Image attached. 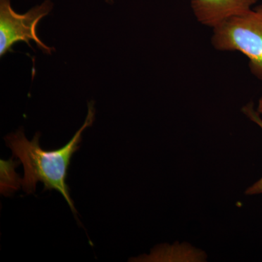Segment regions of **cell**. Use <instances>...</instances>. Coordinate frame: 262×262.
I'll list each match as a JSON object with an SVG mask.
<instances>
[{
  "mask_svg": "<svg viewBox=\"0 0 262 262\" xmlns=\"http://www.w3.org/2000/svg\"><path fill=\"white\" fill-rule=\"evenodd\" d=\"M206 255L201 251L194 249L185 244L177 246H165V247L156 248L151 256L144 258L146 261H204ZM143 260V261H144Z\"/></svg>",
  "mask_w": 262,
  "mask_h": 262,
  "instance_id": "obj_5",
  "label": "cell"
},
{
  "mask_svg": "<svg viewBox=\"0 0 262 262\" xmlns=\"http://www.w3.org/2000/svg\"><path fill=\"white\" fill-rule=\"evenodd\" d=\"M20 163V161L13 160V158L9 160H1L0 191L3 195L10 196L22 186V179L15 173V168Z\"/></svg>",
  "mask_w": 262,
  "mask_h": 262,
  "instance_id": "obj_6",
  "label": "cell"
},
{
  "mask_svg": "<svg viewBox=\"0 0 262 262\" xmlns=\"http://www.w3.org/2000/svg\"><path fill=\"white\" fill-rule=\"evenodd\" d=\"M243 113L248 117L251 121L256 123L262 129V118L257 110L253 107V103H249L242 108ZM246 195H255V194H261L262 193V178L258 182L253 184L251 187H248L246 191Z\"/></svg>",
  "mask_w": 262,
  "mask_h": 262,
  "instance_id": "obj_7",
  "label": "cell"
},
{
  "mask_svg": "<svg viewBox=\"0 0 262 262\" xmlns=\"http://www.w3.org/2000/svg\"><path fill=\"white\" fill-rule=\"evenodd\" d=\"M94 118V103H89V113L80 130L65 146L53 151H46L40 147L39 133L35 134L32 141L27 139L23 130L16 131L5 138L7 146L13 151V157L23 164L22 187L24 192L33 194L35 192L37 182L42 183L45 190L54 189L61 193L74 214H77L70 196V188L67 184V174L71 159L80 148L82 132L92 125Z\"/></svg>",
  "mask_w": 262,
  "mask_h": 262,
  "instance_id": "obj_1",
  "label": "cell"
},
{
  "mask_svg": "<svg viewBox=\"0 0 262 262\" xmlns=\"http://www.w3.org/2000/svg\"><path fill=\"white\" fill-rule=\"evenodd\" d=\"M261 2H262V0H261ZM262 5V4H261Z\"/></svg>",
  "mask_w": 262,
  "mask_h": 262,
  "instance_id": "obj_10",
  "label": "cell"
},
{
  "mask_svg": "<svg viewBox=\"0 0 262 262\" xmlns=\"http://www.w3.org/2000/svg\"><path fill=\"white\" fill-rule=\"evenodd\" d=\"M258 0H190L191 8L200 23L213 27L226 19L252 9Z\"/></svg>",
  "mask_w": 262,
  "mask_h": 262,
  "instance_id": "obj_4",
  "label": "cell"
},
{
  "mask_svg": "<svg viewBox=\"0 0 262 262\" xmlns=\"http://www.w3.org/2000/svg\"><path fill=\"white\" fill-rule=\"evenodd\" d=\"M257 112L260 114V115H262V97L258 100Z\"/></svg>",
  "mask_w": 262,
  "mask_h": 262,
  "instance_id": "obj_8",
  "label": "cell"
},
{
  "mask_svg": "<svg viewBox=\"0 0 262 262\" xmlns=\"http://www.w3.org/2000/svg\"><path fill=\"white\" fill-rule=\"evenodd\" d=\"M53 4L49 0L34 7L24 14L16 13L12 8L10 0H0V56L3 57L17 42L34 41L45 53H51L48 47L39 39L37 27L41 19L49 14Z\"/></svg>",
  "mask_w": 262,
  "mask_h": 262,
  "instance_id": "obj_3",
  "label": "cell"
},
{
  "mask_svg": "<svg viewBox=\"0 0 262 262\" xmlns=\"http://www.w3.org/2000/svg\"><path fill=\"white\" fill-rule=\"evenodd\" d=\"M106 3H113L114 0H106Z\"/></svg>",
  "mask_w": 262,
  "mask_h": 262,
  "instance_id": "obj_9",
  "label": "cell"
},
{
  "mask_svg": "<svg viewBox=\"0 0 262 262\" xmlns=\"http://www.w3.org/2000/svg\"><path fill=\"white\" fill-rule=\"evenodd\" d=\"M213 30L215 49L241 52L249 60L251 73L262 80V5L226 19Z\"/></svg>",
  "mask_w": 262,
  "mask_h": 262,
  "instance_id": "obj_2",
  "label": "cell"
}]
</instances>
